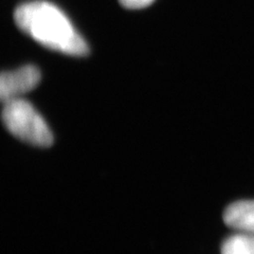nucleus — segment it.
Wrapping results in <instances>:
<instances>
[{"label": "nucleus", "instance_id": "nucleus-1", "mask_svg": "<svg viewBox=\"0 0 254 254\" xmlns=\"http://www.w3.org/2000/svg\"><path fill=\"white\" fill-rule=\"evenodd\" d=\"M17 27L41 45L72 57H86L89 47L59 7L47 1H33L16 7Z\"/></svg>", "mask_w": 254, "mask_h": 254}, {"label": "nucleus", "instance_id": "nucleus-2", "mask_svg": "<svg viewBox=\"0 0 254 254\" xmlns=\"http://www.w3.org/2000/svg\"><path fill=\"white\" fill-rule=\"evenodd\" d=\"M2 123L13 136L31 145H52L53 134L49 126L28 101L16 99L3 104Z\"/></svg>", "mask_w": 254, "mask_h": 254}, {"label": "nucleus", "instance_id": "nucleus-3", "mask_svg": "<svg viewBox=\"0 0 254 254\" xmlns=\"http://www.w3.org/2000/svg\"><path fill=\"white\" fill-rule=\"evenodd\" d=\"M41 81V71L27 65L14 71H5L0 75V100L3 103L20 99L22 94L33 90Z\"/></svg>", "mask_w": 254, "mask_h": 254}, {"label": "nucleus", "instance_id": "nucleus-4", "mask_svg": "<svg viewBox=\"0 0 254 254\" xmlns=\"http://www.w3.org/2000/svg\"><path fill=\"white\" fill-rule=\"evenodd\" d=\"M224 221L230 228L254 234V200H240L228 205Z\"/></svg>", "mask_w": 254, "mask_h": 254}, {"label": "nucleus", "instance_id": "nucleus-5", "mask_svg": "<svg viewBox=\"0 0 254 254\" xmlns=\"http://www.w3.org/2000/svg\"><path fill=\"white\" fill-rule=\"evenodd\" d=\"M220 251L221 254H254V234L241 232L229 236Z\"/></svg>", "mask_w": 254, "mask_h": 254}, {"label": "nucleus", "instance_id": "nucleus-6", "mask_svg": "<svg viewBox=\"0 0 254 254\" xmlns=\"http://www.w3.org/2000/svg\"><path fill=\"white\" fill-rule=\"evenodd\" d=\"M119 1L126 9L136 10L148 6L150 3L154 2V0H119Z\"/></svg>", "mask_w": 254, "mask_h": 254}]
</instances>
